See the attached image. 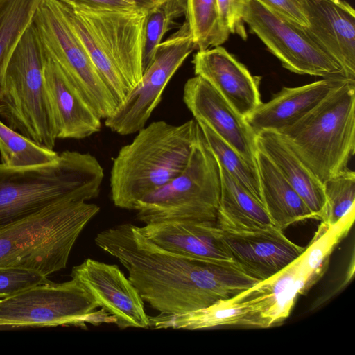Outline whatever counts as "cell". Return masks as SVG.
I'll use <instances>...</instances> for the list:
<instances>
[{"label":"cell","mask_w":355,"mask_h":355,"mask_svg":"<svg viewBox=\"0 0 355 355\" xmlns=\"http://www.w3.org/2000/svg\"><path fill=\"white\" fill-rule=\"evenodd\" d=\"M95 243L120 261L144 302L159 313L204 308L259 282L234 261L196 259L162 249L131 223L99 232Z\"/></svg>","instance_id":"obj_1"},{"label":"cell","mask_w":355,"mask_h":355,"mask_svg":"<svg viewBox=\"0 0 355 355\" xmlns=\"http://www.w3.org/2000/svg\"><path fill=\"white\" fill-rule=\"evenodd\" d=\"M137 133L121 148L111 168V198L121 209L134 210L141 199L185 168L200 128L194 119L180 125L157 121Z\"/></svg>","instance_id":"obj_2"},{"label":"cell","mask_w":355,"mask_h":355,"mask_svg":"<svg viewBox=\"0 0 355 355\" xmlns=\"http://www.w3.org/2000/svg\"><path fill=\"white\" fill-rule=\"evenodd\" d=\"M72 194L0 230V268L47 277L66 268L78 237L100 207Z\"/></svg>","instance_id":"obj_3"},{"label":"cell","mask_w":355,"mask_h":355,"mask_svg":"<svg viewBox=\"0 0 355 355\" xmlns=\"http://www.w3.org/2000/svg\"><path fill=\"white\" fill-rule=\"evenodd\" d=\"M103 178L102 166L89 153L65 150L32 166L0 164V230L67 196L96 198Z\"/></svg>","instance_id":"obj_4"},{"label":"cell","mask_w":355,"mask_h":355,"mask_svg":"<svg viewBox=\"0 0 355 355\" xmlns=\"http://www.w3.org/2000/svg\"><path fill=\"white\" fill-rule=\"evenodd\" d=\"M278 132L322 183L347 169L355 148V80Z\"/></svg>","instance_id":"obj_5"},{"label":"cell","mask_w":355,"mask_h":355,"mask_svg":"<svg viewBox=\"0 0 355 355\" xmlns=\"http://www.w3.org/2000/svg\"><path fill=\"white\" fill-rule=\"evenodd\" d=\"M44 64V46L33 21L14 49L0 81V116L13 130L53 150L57 138Z\"/></svg>","instance_id":"obj_6"},{"label":"cell","mask_w":355,"mask_h":355,"mask_svg":"<svg viewBox=\"0 0 355 355\" xmlns=\"http://www.w3.org/2000/svg\"><path fill=\"white\" fill-rule=\"evenodd\" d=\"M220 187L219 164L200 129L185 168L141 199L134 210L145 224L167 220L216 221Z\"/></svg>","instance_id":"obj_7"},{"label":"cell","mask_w":355,"mask_h":355,"mask_svg":"<svg viewBox=\"0 0 355 355\" xmlns=\"http://www.w3.org/2000/svg\"><path fill=\"white\" fill-rule=\"evenodd\" d=\"M76 279L36 284L0 300V326L87 329L116 319Z\"/></svg>","instance_id":"obj_8"},{"label":"cell","mask_w":355,"mask_h":355,"mask_svg":"<svg viewBox=\"0 0 355 355\" xmlns=\"http://www.w3.org/2000/svg\"><path fill=\"white\" fill-rule=\"evenodd\" d=\"M242 19L290 71L323 78L350 79L306 27L270 10L257 0H243Z\"/></svg>","instance_id":"obj_9"},{"label":"cell","mask_w":355,"mask_h":355,"mask_svg":"<svg viewBox=\"0 0 355 355\" xmlns=\"http://www.w3.org/2000/svg\"><path fill=\"white\" fill-rule=\"evenodd\" d=\"M33 23L44 46L70 82L101 119L111 116L118 103L56 1L44 0Z\"/></svg>","instance_id":"obj_10"},{"label":"cell","mask_w":355,"mask_h":355,"mask_svg":"<svg viewBox=\"0 0 355 355\" xmlns=\"http://www.w3.org/2000/svg\"><path fill=\"white\" fill-rule=\"evenodd\" d=\"M193 50H196V45L185 21L156 46L153 59L141 79L105 119V126L120 135L134 134L143 128L159 104L167 84Z\"/></svg>","instance_id":"obj_11"},{"label":"cell","mask_w":355,"mask_h":355,"mask_svg":"<svg viewBox=\"0 0 355 355\" xmlns=\"http://www.w3.org/2000/svg\"><path fill=\"white\" fill-rule=\"evenodd\" d=\"M92 30L103 49L132 90L144 73L143 49L146 12L64 3Z\"/></svg>","instance_id":"obj_12"},{"label":"cell","mask_w":355,"mask_h":355,"mask_svg":"<svg viewBox=\"0 0 355 355\" xmlns=\"http://www.w3.org/2000/svg\"><path fill=\"white\" fill-rule=\"evenodd\" d=\"M71 277L116 319L118 327H150L144 300L116 265L87 258L72 268Z\"/></svg>","instance_id":"obj_13"},{"label":"cell","mask_w":355,"mask_h":355,"mask_svg":"<svg viewBox=\"0 0 355 355\" xmlns=\"http://www.w3.org/2000/svg\"><path fill=\"white\" fill-rule=\"evenodd\" d=\"M183 101L194 119L202 121L249 163L257 165L256 134L233 107L206 80H187Z\"/></svg>","instance_id":"obj_14"},{"label":"cell","mask_w":355,"mask_h":355,"mask_svg":"<svg viewBox=\"0 0 355 355\" xmlns=\"http://www.w3.org/2000/svg\"><path fill=\"white\" fill-rule=\"evenodd\" d=\"M220 232L233 261L259 282L283 270L305 248L293 243L273 225L250 231Z\"/></svg>","instance_id":"obj_15"},{"label":"cell","mask_w":355,"mask_h":355,"mask_svg":"<svg viewBox=\"0 0 355 355\" xmlns=\"http://www.w3.org/2000/svg\"><path fill=\"white\" fill-rule=\"evenodd\" d=\"M298 259L269 278L231 297L247 308L252 328L282 324L290 315L297 297L310 288Z\"/></svg>","instance_id":"obj_16"},{"label":"cell","mask_w":355,"mask_h":355,"mask_svg":"<svg viewBox=\"0 0 355 355\" xmlns=\"http://www.w3.org/2000/svg\"><path fill=\"white\" fill-rule=\"evenodd\" d=\"M44 86L57 139H82L98 132L102 119L67 78L44 46Z\"/></svg>","instance_id":"obj_17"},{"label":"cell","mask_w":355,"mask_h":355,"mask_svg":"<svg viewBox=\"0 0 355 355\" xmlns=\"http://www.w3.org/2000/svg\"><path fill=\"white\" fill-rule=\"evenodd\" d=\"M192 63L195 76L206 80L243 118L262 103L259 89L261 78L252 76L224 47L198 51Z\"/></svg>","instance_id":"obj_18"},{"label":"cell","mask_w":355,"mask_h":355,"mask_svg":"<svg viewBox=\"0 0 355 355\" xmlns=\"http://www.w3.org/2000/svg\"><path fill=\"white\" fill-rule=\"evenodd\" d=\"M138 229L149 241L171 252L209 261H233L216 221L167 220Z\"/></svg>","instance_id":"obj_19"},{"label":"cell","mask_w":355,"mask_h":355,"mask_svg":"<svg viewBox=\"0 0 355 355\" xmlns=\"http://www.w3.org/2000/svg\"><path fill=\"white\" fill-rule=\"evenodd\" d=\"M307 31L355 80V11L344 0H306Z\"/></svg>","instance_id":"obj_20"},{"label":"cell","mask_w":355,"mask_h":355,"mask_svg":"<svg viewBox=\"0 0 355 355\" xmlns=\"http://www.w3.org/2000/svg\"><path fill=\"white\" fill-rule=\"evenodd\" d=\"M347 80L322 78L302 86L283 87L245 119L256 135L263 130L280 132L303 117Z\"/></svg>","instance_id":"obj_21"},{"label":"cell","mask_w":355,"mask_h":355,"mask_svg":"<svg viewBox=\"0 0 355 355\" xmlns=\"http://www.w3.org/2000/svg\"><path fill=\"white\" fill-rule=\"evenodd\" d=\"M257 149L263 153L302 198L315 216L321 220L326 198L323 183L297 156L278 132L263 130L256 135Z\"/></svg>","instance_id":"obj_22"},{"label":"cell","mask_w":355,"mask_h":355,"mask_svg":"<svg viewBox=\"0 0 355 355\" xmlns=\"http://www.w3.org/2000/svg\"><path fill=\"white\" fill-rule=\"evenodd\" d=\"M256 161L263 205L273 225L283 231L292 224L315 219L300 195L259 149Z\"/></svg>","instance_id":"obj_23"},{"label":"cell","mask_w":355,"mask_h":355,"mask_svg":"<svg viewBox=\"0 0 355 355\" xmlns=\"http://www.w3.org/2000/svg\"><path fill=\"white\" fill-rule=\"evenodd\" d=\"M220 172L221 187L216 224L220 230L250 231L273 225L260 202L220 166Z\"/></svg>","instance_id":"obj_24"},{"label":"cell","mask_w":355,"mask_h":355,"mask_svg":"<svg viewBox=\"0 0 355 355\" xmlns=\"http://www.w3.org/2000/svg\"><path fill=\"white\" fill-rule=\"evenodd\" d=\"M150 327L154 329H208L222 327L251 328L248 310L244 304L231 297L193 311L173 313H159L149 317Z\"/></svg>","instance_id":"obj_25"},{"label":"cell","mask_w":355,"mask_h":355,"mask_svg":"<svg viewBox=\"0 0 355 355\" xmlns=\"http://www.w3.org/2000/svg\"><path fill=\"white\" fill-rule=\"evenodd\" d=\"M55 1L64 17L112 92L118 105H120L125 101L130 92L121 73L82 18L68 5Z\"/></svg>","instance_id":"obj_26"},{"label":"cell","mask_w":355,"mask_h":355,"mask_svg":"<svg viewBox=\"0 0 355 355\" xmlns=\"http://www.w3.org/2000/svg\"><path fill=\"white\" fill-rule=\"evenodd\" d=\"M354 220V209L337 223L321 222L309 245L297 258L311 287L325 272L335 247L348 234Z\"/></svg>","instance_id":"obj_27"},{"label":"cell","mask_w":355,"mask_h":355,"mask_svg":"<svg viewBox=\"0 0 355 355\" xmlns=\"http://www.w3.org/2000/svg\"><path fill=\"white\" fill-rule=\"evenodd\" d=\"M44 0H0V81L21 36Z\"/></svg>","instance_id":"obj_28"},{"label":"cell","mask_w":355,"mask_h":355,"mask_svg":"<svg viewBox=\"0 0 355 355\" xmlns=\"http://www.w3.org/2000/svg\"><path fill=\"white\" fill-rule=\"evenodd\" d=\"M197 123L219 166L263 205L257 166L245 160L205 123Z\"/></svg>","instance_id":"obj_29"},{"label":"cell","mask_w":355,"mask_h":355,"mask_svg":"<svg viewBox=\"0 0 355 355\" xmlns=\"http://www.w3.org/2000/svg\"><path fill=\"white\" fill-rule=\"evenodd\" d=\"M185 17L196 50L220 46L228 40L230 33L220 21L216 0H187Z\"/></svg>","instance_id":"obj_30"},{"label":"cell","mask_w":355,"mask_h":355,"mask_svg":"<svg viewBox=\"0 0 355 355\" xmlns=\"http://www.w3.org/2000/svg\"><path fill=\"white\" fill-rule=\"evenodd\" d=\"M1 164L9 167H26L47 164L59 154L42 146L13 130L0 121Z\"/></svg>","instance_id":"obj_31"},{"label":"cell","mask_w":355,"mask_h":355,"mask_svg":"<svg viewBox=\"0 0 355 355\" xmlns=\"http://www.w3.org/2000/svg\"><path fill=\"white\" fill-rule=\"evenodd\" d=\"M187 12V0H164L146 12L143 49L144 72L151 63L156 46L175 20Z\"/></svg>","instance_id":"obj_32"},{"label":"cell","mask_w":355,"mask_h":355,"mask_svg":"<svg viewBox=\"0 0 355 355\" xmlns=\"http://www.w3.org/2000/svg\"><path fill=\"white\" fill-rule=\"evenodd\" d=\"M323 186L326 205L321 222L333 225L354 209L355 173L343 171L325 181Z\"/></svg>","instance_id":"obj_33"},{"label":"cell","mask_w":355,"mask_h":355,"mask_svg":"<svg viewBox=\"0 0 355 355\" xmlns=\"http://www.w3.org/2000/svg\"><path fill=\"white\" fill-rule=\"evenodd\" d=\"M50 280L39 274L15 268H0V298Z\"/></svg>","instance_id":"obj_34"},{"label":"cell","mask_w":355,"mask_h":355,"mask_svg":"<svg viewBox=\"0 0 355 355\" xmlns=\"http://www.w3.org/2000/svg\"><path fill=\"white\" fill-rule=\"evenodd\" d=\"M216 1L223 26L230 33L237 34L245 40L247 33L242 19L243 0H216Z\"/></svg>","instance_id":"obj_35"},{"label":"cell","mask_w":355,"mask_h":355,"mask_svg":"<svg viewBox=\"0 0 355 355\" xmlns=\"http://www.w3.org/2000/svg\"><path fill=\"white\" fill-rule=\"evenodd\" d=\"M276 13L304 27L309 26L306 0H257Z\"/></svg>","instance_id":"obj_36"},{"label":"cell","mask_w":355,"mask_h":355,"mask_svg":"<svg viewBox=\"0 0 355 355\" xmlns=\"http://www.w3.org/2000/svg\"><path fill=\"white\" fill-rule=\"evenodd\" d=\"M62 3H86L96 6L116 8L120 10H132L136 8L125 0H57Z\"/></svg>","instance_id":"obj_37"},{"label":"cell","mask_w":355,"mask_h":355,"mask_svg":"<svg viewBox=\"0 0 355 355\" xmlns=\"http://www.w3.org/2000/svg\"><path fill=\"white\" fill-rule=\"evenodd\" d=\"M132 4L136 9L148 12L164 0H125Z\"/></svg>","instance_id":"obj_38"},{"label":"cell","mask_w":355,"mask_h":355,"mask_svg":"<svg viewBox=\"0 0 355 355\" xmlns=\"http://www.w3.org/2000/svg\"><path fill=\"white\" fill-rule=\"evenodd\" d=\"M17 329L15 328L8 326H0V330Z\"/></svg>","instance_id":"obj_39"}]
</instances>
